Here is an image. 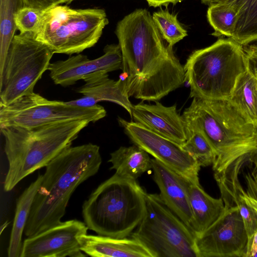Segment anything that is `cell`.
Segmentation results:
<instances>
[{
	"instance_id": "17",
	"label": "cell",
	"mask_w": 257,
	"mask_h": 257,
	"mask_svg": "<svg viewBox=\"0 0 257 257\" xmlns=\"http://www.w3.org/2000/svg\"><path fill=\"white\" fill-rule=\"evenodd\" d=\"M83 80L85 84L76 91L83 94V96L67 101L68 103L82 107H90L101 101H110L123 107L131 117L133 105L125 91L122 78L115 81L109 78L108 73L97 72L86 75Z\"/></svg>"
},
{
	"instance_id": "35",
	"label": "cell",
	"mask_w": 257,
	"mask_h": 257,
	"mask_svg": "<svg viewBox=\"0 0 257 257\" xmlns=\"http://www.w3.org/2000/svg\"><path fill=\"white\" fill-rule=\"evenodd\" d=\"M244 46L248 48L257 49V40L245 45Z\"/></svg>"
},
{
	"instance_id": "12",
	"label": "cell",
	"mask_w": 257,
	"mask_h": 257,
	"mask_svg": "<svg viewBox=\"0 0 257 257\" xmlns=\"http://www.w3.org/2000/svg\"><path fill=\"white\" fill-rule=\"evenodd\" d=\"M118 122L134 144L154 159L194 183H199L201 167L181 146L134 121L118 117Z\"/></svg>"
},
{
	"instance_id": "10",
	"label": "cell",
	"mask_w": 257,
	"mask_h": 257,
	"mask_svg": "<svg viewBox=\"0 0 257 257\" xmlns=\"http://www.w3.org/2000/svg\"><path fill=\"white\" fill-rule=\"evenodd\" d=\"M102 106L82 107L50 100L34 92L7 105H0V128L8 126L32 127L75 120L95 122L106 116Z\"/></svg>"
},
{
	"instance_id": "21",
	"label": "cell",
	"mask_w": 257,
	"mask_h": 257,
	"mask_svg": "<svg viewBox=\"0 0 257 257\" xmlns=\"http://www.w3.org/2000/svg\"><path fill=\"white\" fill-rule=\"evenodd\" d=\"M43 175L39 174L36 179L25 189L19 197L16 208L13 227L8 248L9 257L21 256L23 243V233L29 216L32 203L41 184Z\"/></svg>"
},
{
	"instance_id": "3",
	"label": "cell",
	"mask_w": 257,
	"mask_h": 257,
	"mask_svg": "<svg viewBox=\"0 0 257 257\" xmlns=\"http://www.w3.org/2000/svg\"><path fill=\"white\" fill-rule=\"evenodd\" d=\"M90 122L75 120L32 127L1 128L9 169L4 189L12 190L24 178L46 167L63 151L71 146L80 132Z\"/></svg>"
},
{
	"instance_id": "24",
	"label": "cell",
	"mask_w": 257,
	"mask_h": 257,
	"mask_svg": "<svg viewBox=\"0 0 257 257\" xmlns=\"http://www.w3.org/2000/svg\"><path fill=\"white\" fill-rule=\"evenodd\" d=\"M238 14V8L231 3L217 2L210 5L207 16L209 24L215 31L212 35L231 38L236 28Z\"/></svg>"
},
{
	"instance_id": "27",
	"label": "cell",
	"mask_w": 257,
	"mask_h": 257,
	"mask_svg": "<svg viewBox=\"0 0 257 257\" xmlns=\"http://www.w3.org/2000/svg\"><path fill=\"white\" fill-rule=\"evenodd\" d=\"M152 17L163 38L170 46L173 47L187 36L186 30L180 25L176 16L168 11L155 12Z\"/></svg>"
},
{
	"instance_id": "5",
	"label": "cell",
	"mask_w": 257,
	"mask_h": 257,
	"mask_svg": "<svg viewBox=\"0 0 257 257\" xmlns=\"http://www.w3.org/2000/svg\"><path fill=\"white\" fill-rule=\"evenodd\" d=\"M146 194L136 180L114 174L84 201V222L98 235L129 237L145 215Z\"/></svg>"
},
{
	"instance_id": "18",
	"label": "cell",
	"mask_w": 257,
	"mask_h": 257,
	"mask_svg": "<svg viewBox=\"0 0 257 257\" xmlns=\"http://www.w3.org/2000/svg\"><path fill=\"white\" fill-rule=\"evenodd\" d=\"M80 249L93 257H153L148 249L136 239L115 238L102 235H82Z\"/></svg>"
},
{
	"instance_id": "20",
	"label": "cell",
	"mask_w": 257,
	"mask_h": 257,
	"mask_svg": "<svg viewBox=\"0 0 257 257\" xmlns=\"http://www.w3.org/2000/svg\"><path fill=\"white\" fill-rule=\"evenodd\" d=\"M108 161L110 170L120 177L136 180L145 172L152 169L151 159L144 150L134 145L120 147L111 153Z\"/></svg>"
},
{
	"instance_id": "1",
	"label": "cell",
	"mask_w": 257,
	"mask_h": 257,
	"mask_svg": "<svg viewBox=\"0 0 257 257\" xmlns=\"http://www.w3.org/2000/svg\"><path fill=\"white\" fill-rule=\"evenodd\" d=\"M122 58L125 91L130 97L156 101L186 81L183 66L172 47L166 46L153 17L146 9H137L116 26Z\"/></svg>"
},
{
	"instance_id": "23",
	"label": "cell",
	"mask_w": 257,
	"mask_h": 257,
	"mask_svg": "<svg viewBox=\"0 0 257 257\" xmlns=\"http://www.w3.org/2000/svg\"><path fill=\"white\" fill-rule=\"evenodd\" d=\"M218 2L231 3L238 9V19L232 39L242 46L257 40V0H220Z\"/></svg>"
},
{
	"instance_id": "34",
	"label": "cell",
	"mask_w": 257,
	"mask_h": 257,
	"mask_svg": "<svg viewBox=\"0 0 257 257\" xmlns=\"http://www.w3.org/2000/svg\"><path fill=\"white\" fill-rule=\"evenodd\" d=\"M247 159L250 163L257 168V148L248 153Z\"/></svg>"
},
{
	"instance_id": "19",
	"label": "cell",
	"mask_w": 257,
	"mask_h": 257,
	"mask_svg": "<svg viewBox=\"0 0 257 257\" xmlns=\"http://www.w3.org/2000/svg\"><path fill=\"white\" fill-rule=\"evenodd\" d=\"M188 191L193 216L192 230L197 236L222 215L225 205L221 198L216 199L208 195L200 183L190 182Z\"/></svg>"
},
{
	"instance_id": "15",
	"label": "cell",
	"mask_w": 257,
	"mask_h": 257,
	"mask_svg": "<svg viewBox=\"0 0 257 257\" xmlns=\"http://www.w3.org/2000/svg\"><path fill=\"white\" fill-rule=\"evenodd\" d=\"M141 102L133 105L131 118L153 132L182 145L187 140L185 121L177 111L176 104L166 106Z\"/></svg>"
},
{
	"instance_id": "32",
	"label": "cell",
	"mask_w": 257,
	"mask_h": 257,
	"mask_svg": "<svg viewBox=\"0 0 257 257\" xmlns=\"http://www.w3.org/2000/svg\"><path fill=\"white\" fill-rule=\"evenodd\" d=\"M257 252V230L248 239L245 257H253Z\"/></svg>"
},
{
	"instance_id": "31",
	"label": "cell",
	"mask_w": 257,
	"mask_h": 257,
	"mask_svg": "<svg viewBox=\"0 0 257 257\" xmlns=\"http://www.w3.org/2000/svg\"><path fill=\"white\" fill-rule=\"evenodd\" d=\"M243 48L246 55L247 70L257 78V49L245 46H243Z\"/></svg>"
},
{
	"instance_id": "33",
	"label": "cell",
	"mask_w": 257,
	"mask_h": 257,
	"mask_svg": "<svg viewBox=\"0 0 257 257\" xmlns=\"http://www.w3.org/2000/svg\"><path fill=\"white\" fill-rule=\"evenodd\" d=\"M150 6L154 7L167 6L169 4L175 5L184 0H146Z\"/></svg>"
},
{
	"instance_id": "37",
	"label": "cell",
	"mask_w": 257,
	"mask_h": 257,
	"mask_svg": "<svg viewBox=\"0 0 257 257\" xmlns=\"http://www.w3.org/2000/svg\"><path fill=\"white\" fill-rule=\"evenodd\" d=\"M253 257H257V252L254 254Z\"/></svg>"
},
{
	"instance_id": "22",
	"label": "cell",
	"mask_w": 257,
	"mask_h": 257,
	"mask_svg": "<svg viewBox=\"0 0 257 257\" xmlns=\"http://www.w3.org/2000/svg\"><path fill=\"white\" fill-rule=\"evenodd\" d=\"M228 100L257 127V78L248 70L239 76Z\"/></svg>"
},
{
	"instance_id": "8",
	"label": "cell",
	"mask_w": 257,
	"mask_h": 257,
	"mask_svg": "<svg viewBox=\"0 0 257 257\" xmlns=\"http://www.w3.org/2000/svg\"><path fill=\"white\" fill-rule=\"evenodd\" d=\"M130 236L153 257H197L195 233L158 194L146 192L145 215Z\"/></svg>"
},
{
	"instance_id": "26",
	"label": "cell",
	"mask_w": 257,
	"mask_h": 257,
	"mask_svg": "<svg viewBox=\"0 0 257 257\" xmlns=\"http://www.w3.org/2000/svg\"><path fill=\"white\" fill-rule=\"evenodd\" d=\"M187 140L181 146L200 167L213 165L216 153L203 135L198 130L186 127Z\"/></svg>"
},
{
	"instance_id": "6",
	"label": "cell",
	"mask_w": 257,
	"mask_h": 257,
	"mask_svg": "<svg viewBox=\"0 0 257 257\" xmlns=\"http://www.w3.org/2000/svg\"><path fill=\"white\" fill-rule=\"evenodd\" d=\"M191 97L229 100L247 62L243 46L230 38H221L194 51L184 65Z\"/></svg>"
},
{
	"instance_id": "30",
	"label": "cell",
	"mask_w": 257,
	"mask_h": 257,
	"mask_svg": "<svg viewBox=\"0 0 257 257\" xmlns=\"http://www.w3.org/2000/svg\"><path fill=\"white\" fill-rule=\"evenodd\" d=\"M24 7L45 11L62 4H69L74 0H22Z\"/></svg>"
},
{
	"instance_id": "9",
	"label": "cell",
	"mask_w": 257,
	"mask_h": 257,
	"mask_svg": "<svg viewBox=\"0 0 257 257\" xmlns=\"http://www.w3.org/2000/svg\"><path fill=\"white\" fill-rule=\"evenodd\" d=\"M54 54L34 32L15 35L0 70V105L34 92Z\"/></svg>"
},
{
	"instance_id": "11",
	"label": "cell",
	"mask_w": 257,
	"mask_h": 257,
	"mask_svg": "<svg viewBox=\"0 0 257 257\" xmlns=\"http://www.w3.org/2000/svg\"><path fill=\"white\" fill-rule=\"evenodd\" d=\"M225 205L222 215L195 238L197 257H245L248 235L233 199L220 189Z\"/></svg>"
},
{
	"instance_id": "25",
	"label": "cell",
	"mask_w": 257,
	"mask_h": 257,
	"mask_svg": "<svg viewBox=\"0 0 257 257\" xmlns=\"http://www.w3.org/2000/svg\"><path fill=\"white\" fill-rule=\"evenodd\" d=\"M0 70L15 36L16 13L24 7L22 0H0Z\"/></svg>"
},
{
	"instance_id": "7",
	"label": "cell",
	"mask_w": 257,
	"mask_h": 257,
	"mask_svg": "<svg viewBox=\"0 0 257 257\" xmlns=\"http://www.w3.org/2000/svg\"><path fill=\"white\" fill-rule=\"evenodd\" d=\"M108 23L103 9L58 5L44 11L34 34L54 53L79 54L98 42Z\"/></svg>"
},
{
	"instance_id": "28",
	"label": "cell",
	"mask_w": 257,
	"mask_h": 257,
	"mask_svg": "<svg viewBox=\"0 0 257 257\" xmlns=\"http://www.w3.org/2000/svg\"><path fill=\"white\" fill-rule=\"evenodd\" d=\"M44 11L33 8L23 7L16 13L15 16L17 28L20 33L35 32Z\"/></svg>"
},
{
	"instance_id": "36",
	"label": "cell",
	"mask_w": 257,
	"mask_h": 257,
	"mask_svg": "<svg viewBox=\"0 0 257 257\" xmlns=\"http://www.w3.org/2000/svg\"><path fill=\"white\" fill-rule=\"evenodd\" d=\"M201 2L205 5H211L212 4L219 2L220 0H201Z\"/></svg>"
},
{
	"instance_id": "13",
	"label": "cell",
	"mask_w": 257,
	"mask_h": 257,
	"mask_svg": "<svg viewBox=\"0 0 257 257\" xmlns=\"http://www.w3.org/2000/svg\"><path fill=\"white\" fill-rule=\"evenodd\" d=\"M84 222L72 219L38 234L28 237L23 242L21 257H81L79 238L87 234Z\"/></svg>"
},
{
	"instance_id": "29",
	"label": "cell",
	"mask_w": 257,
	"mask_h": 257,
	"mask_svg": "<svg viewBox=\"0 0 257 257\" xmlns=\"http://www.w3.org/2000/svg\"><path fill=\"white\" fill-rule=\"evenodd\" d=\"M245 180L246 190L244 191V197L257 212V168L253 165L245 175Z\"/></svg>"
},
{
	"instance_id": "4",
	"label": "cell",
	"mask_w": 257,
	"mask_h": 257,
	"mask_svg": "<svg viewBox=\"0 0 257 257\" xmlns=\"http://www.w3.org/2000/svg\"><path fill=\"white\" fill-rule=\"evenodd\" d=\"M182 116L186 127L200 132L216 153L214 173L226 169L239 157L257 148V127L228 100L193 97Z\"/></svg>"
},
{
	"instance_id": "16",
	"label": "cell",
	"mask_w": 257,
	"mask_h": 257,
	"mask_svg": "<svg viewBox=\"0 0 257 257\" xmlns=\"http://www.w3.org/2000/svg\"><path fill=\"white\" fill-rule=\"evenodd\" d=\"M154 181L167 207L192 230L193 216L188 188L190 182L155 159H151Z\"/></svg>"
},
{
	"instance_id": "2",
	"label": "cell",
	"mask_w": 257,
	"mask_h": 257,
	"mask_svg": "<svg viewBox=\"0 0 257 257\" xmlns=\"http://www.w3.org/2000/svg\"><path fill=\"white\" fill-rule=\"evenodd\" d=\"M102 163L99 147L92 143L70 147L45 167L24 233L27 237L60 224L78 186L95 175Z\"/></svg>"
},
{
	"instance_id": "14",
	"label": "cell",
	"mask_w": 257,
	"mask_h": 257,
	"mask_svg": "<svg viewBox=\"0 0 257 257\" xmlns=\"http://www.w3.org/2000/svg\"><path fill=\"white\" fill-rule=\"evenodd\" d=\"M103 51V55L93 60L78 54L65 60L50 63L48 70L51 78L55 84L65 87L94 72L108 73L121 70L122 58L119 45H107Z\"/></svg>"
}]
</instances>
